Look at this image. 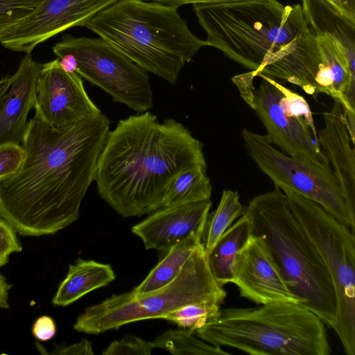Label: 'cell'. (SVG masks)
Here are the masks:
<instances>
[{
    "instance_id": "cell-1",
    "label": "cell",
    "mask_w": 355,
    "mask_h": 355,
    "mask_svg": "<svg viewBox=\"0 0 355 355\" xmlns=\"http://www.w3.org/2000/svg\"><path fill=\"white\" fill-rule=\"evenodd\" d=\"M110 128L101 112L56 129L35 111L22 163L0 182V217L26 236L53 234L77 220Z\"/></svg>"
},
{
    "instance_id": "cell-2",
    "label": "cell",
    "mask_w": 355,
    "mask_h": 355,
    "mask_svg": "<svg viewBox=\"0 0 355 355\" xmlns=\"http://www.w3.org/2000/svg\"><path fill=\"white\" fill-rule=\"evenodd\" d=\"M207 166L202 144L173 119L149 111L119 121L101 153L95 182L100 197L123 217L162 206L165 189L181 171Z\"/></svg>"
},
{
    "instance_id": "cell-3",
    "label": "cell",
    "mask_w": 355,
    "mask_h": 355,
    "mask_svg": "<svg viewBox=\"0 0 355 355\" xmlns=\"http://www.w3.org/2000/svg\"><path fill=\"white\" fill-rule=\"evenodd\" d=\"M178 9L145 0H119L84 26L146 71L175 85L184 65L208 46L192 33Z\"/></svg>"
},
{
    "instance_id": "cell-4",
    "label": "cell",
    "mask_w": 355,
    "mask_h": 355,
    "mask_svg": "<svg viewBox=\"0 0 355 355\" xmlns=\"http://www.w3.org/2000/svg\"><path fill=\"white\" fill-rule=\"evenodd\" d=\"M244 213L250 221L251 234L265 241L299 304L333 328L337 312L333 280L282 190L275 187L255 196Z\"/></svg>"
},
{
    "instance_id": "cell-5",
    "label": "cell",
    "mask_w": 355,
    "mask_h": 355,
    "mask_svg": "<svg viewBox=\"0 0 355 355\" xmlns=\"http://www.w3.org/2000/svg\"><path fill=\"white\" fill-rule=\"evenodd\" d=\"M204 341L254 355H329L325 324L290 302L220 309L193 333Z\"/></svg>"
},
{
    "instance_id": "cell-6",
    "label": "cell",
    "mask_w": 355,
    "mask_h": 355,
    "mask_svg": "<svg viewBox=\"0 0 355 355\" xmlns=\"http://www.w3.org/2000/svg\"><path fill=\"white\" fill-rule=\"evenodd\" d=\"M208 46L250 71L309 28L302 6L277 0H241L193 5Z\"/></svg>"
},
{
    "instance_id": "cell-7",
    "label": "cell",
    "mask_w": 355,
    "mask_h": 355,
    "mask_svg": "<svg viewBox=\"0 0 355 355\" xmlns=\"http://www.w3.org/2000/svg\"><path fill=\"white\" fill-rule=\"evenodd\" d=\"M226 292L214 279L202 243L178 276L167 285L141 295L132 291L113 295L89 306L73 325L79 332L98 334L141 320L164 317L189 303L202 301L223 302Z\"/></svg>"
},
{
    "instance_id": "cell-8",
    "label": "cell",
    "mask_w": 355,
    "mask_h": 355,
    "mask_svg": "<svg viewBox=\"0 0 355 355\" xmlns=\"http://www.w3.org/2000/svg\"><path fill=\"white\" fill-rule=\"evenodd\" d=\"M280 189L329 271L337 298L336 320L333 329L345 354L354 355V231L339 222L312 200L291 189Z\"/></svg>"
},
{
    "instance_id": "cell-9",
    "label": "cell",
    "mask_w": 355,
    "mask_h": 355,
    "mask_svg": "<svg viewBox=\"0 0 355 355\" xmlns=\"http://www.w3.org/2000/svg\"><path fill=\"white\" fill-rule=\"evenodd\" d=\"M53 51L56 57L72 53L78 63L76 73L110 94L114 102L139 113L153 106L148 72L103 39L65 34Z\"/></svg>"
},
{
    "instance_id": "cell-10",
    "label": "cell",
    "mask_w": 355,
    "mask_h": 355,
    "mask_svg": "<svg viewBox=\"0 0 355 355\" xmlns=\"http://www.w3.org/2000/svg\"><path fill=\"white\" fill-rule=\"evenodd\" d=\"M247 152L260 170L279 188L291 189L312 200L354 231L355 211L346 202L331 170H324L291 157L266 135L242 130Z\"/></svg>"
},
{
    "instance_id": "cell-11",
    "label": "cell",
    "mask_w": 355,
    "mask_h": 355,
    "mask_svg": "<svg viewBox=\"0 0 355 355\" xmlns=\"http://www.w3.org/2000/svg\"><path fill=\"white\" fill-rule=\"evenodd\" d=\"M119 0H44L0 39L6 48L31 53L38 44L73 26H84L95 15Z\"/></svg>"
},
{
    "instance_id": "cell-12",
    "label": "cell",
    "mask_w": 355,
    "mask_h": 355,
    "mask_svg": "<svg viewBox=\"0 0 355 355\" xmlns=\"http://www.w3.org/2000/svg\"><path fill=\"white\" fill-rule=\"evenodd\" d=\"M281 92L263 80L254 91L252 107L266 129L268 140L286 155L324 170H331L304 119L291 117L279 105Z\"/></svg>"
},
{
    "instance_id": "cell-13",
    "label": "cell",
    "mask_w": 355,
    "mask_h": 355,
    "mask_svg": "<svg viewBox=\"0 0 355 355\" xmlns=\"http://www.w3.org/2000/svg\"><path fill=\"white\" fill-rule=\"evenodd\" d=\"M35 110L56 129L101 112L88 96L81 77L63 70L58 58L42 65Z\"/></svg>"
},
{
    "instance_id": "cell-14",
    "label": "cell",
    "mask_w": 355,
    "mask_h": 355,
    "mask_svg": "<svg viewBox=\"0 0 355 355\" xmlns=\"http://www.w3.org/2000/svg\"><path fill=\"white\" fill-rule=\"evenodd\" d=\"M232 284L241 297L258 305L272 302L299 304L266 243L252 234L237 254Z\"/></svg>"
},
{
    "instance_id": "cell-15",
    "label": "cell",
    "mask_w": 355,
    "mask_h": 355,
    "mask_svg": "<svg viewBox=\"0 0 355 355\" xmlns=\"http://www.w3.org/2000/svg\"><path fill=\"white\" fill-rule=\"evenodd\" d=\"M331 70L318 37L307 28L279 51L269 55L257 71L301 87L306 94H318L316 80Z\"/></svg>"
},
{
    "instance_id": "cell-16",
    "label": "cell",
    "mask_w": 355,
    "mask_h": 355,
    "mask_svg": "<svg viewBox=\"0 0 355 355\" xmlns=\"http://www.w3.org/2000/svg\"><path fill=\"white\" fill-rule=\"evenodd\" d=\"M211 205L207 200L160 207L132 226L131 231L146 250L167 252L180 241L205 230Z\"/></svg>"
},
{
    "instance_id": "cell-17",
    "label": "cell",
    "mask_w": 355,
    "mask_h": 355,
    "mask_svg": "<svg viewBox=\"0 0 355 355\" xmlns=\"http://www.w3.org/2000/svg\"><path fill=\"white\" fill-rule=\"evenodd\" d=\"M42 64L31 53L22 58L12 83L0 104V144H19L26 134L27 117L35 109L36 85Z\"/></svg>"
},
{
    "instance_id": "cell-18",
    "label": "cell",
    "mask_w": 355,
    "mask_h": 355,
    "mask_svg": "<svg viewBox=\"0 0 355 355\" xmlns=\"http://www.w3.org/2000/svg\"><path fill=\"white\" fill-rule=\"evenodd\" d=\"M334 101L331 109L323 113L324 126L318 131V140L346 202L355 211L354 148L350 145L343 107Z\"/></svg>"
},
{
    "instance_id": "cell-19",
    "label": "cell",
    "mask_w": 355,
    "mask_h": 355,
    "mask_svg": "<svg viewBox=\"0 0 355 355\" xmlns=\"http://www.w3.org/2000/svg\"><path fill=\"white\" fill-rule=\"evenodd\" d=\"M304 17L315 35L331 38L346 58L355 76V22L324 0H302Z\"/></svg>"
},
{
    "instance_id": "cell-20",
    "label": "cell",
    "mask_w": 355,
    "mask_h": 355,
    "mask_svg": "<svg viewBox=\"0 0 355 355\" xmlns=\"http://www.w3.org/2000/svg\"><path fill=\"white\" fill-rule=\"evenodd\" d=\"M115 278V272L110 265L78 259L69 266L67 276L58 286L52 302L56 306H68L87 293L107 286Z\"/></svg>"
},
{
    "instance_id": "cell-21",
    "label": "cell",
    "mask_w": 355,
    "mask_h": 355,
    "mask_svg": "<svg viewBox=\"0 0 355 355\" xmlns=\"http://www.w3.org/2000/svg\"><path fill=\"white\" fill-rule=\"evenodd\" d=\"M251 223L244 213L218 239L207 254L211 272L220 286L232 283L237 254L251 235Z\"/></svg>"
},
{
    "instance_id": "cell-22",
    "label": "cell",
    "mask_w": 355,
    "mask_h": 355,
    "mask_svg": "<svg viewBox=\"0 0 355 355\" xmlns=\"http://www.w3.org/2000/svg\"><path fill=\"white\" fill-rule=\"evenodd\" d=\"M204 230L192 234L173 245L146 277L131 291L141 295L159 289L172 282L195 250L202 243Z\"/></svg>"
},
{
    "instance_id": "cell-23",
    "label": "cell",
    "mask_w": 355,
    "mask_h": 355,
    "mask_svg": "<svg viewBox=\"0 0 355 355\" xmlns=\"http://www.w3.org/2000/svg\"><path fill=\"white\" fill-rule=\"evenodd\" d=\"M211 184L207 166L196 165L179 172L167 185L161 207L210 200Z\"/></svg>"
},
{
    "instance_id": "cell-24",
    "label": "cell",
    "mask_w": 355,
    "mask_h": 355,
    "mask_svg": "<svg viewBox=\"0 0 355 355\" xmlns=\"http://www.w3.org/2000/svg\"><path fill=\"white\" fill-rule=\"evenodd\" d=\"M243 211L238 192L230 189L224 190L217 208L208 215L206 221L202 241L207 254L220 236Z\"/></svg>"
},
{
    "instance_id": "cell-25",
    "label": "cell",
    "mask_w": 355,
    "mask_h": 355,
    "mask_svg": "<svg viewBox=\"0 0 355 355\" xmlns=\"http://www.w3.org/2000/svg\"><path fill=\"white\" fill-rule=\"evenodd\" d=\"M155 348L164 349L175 355L230 354L222 347L209 344L187 329H169L153 341Z\"/></svg>"
},
{
    "instance_id": "cell-26",
    "label": "cell",
    "mask_w": 355,
    "mask_h": 355,
    "mask_svg": "<svg viewBox=\"0 0 355 355\" xmlns=\"http://www.w3.org/2000/svg\"><path fill=\"white\" fill-rule=\"evenodd\" d=\"M220 304L214 301L189 303L166 314L163 319L193 333L218 314Z\"/></svg>"
},
{
    "instance_id": "cell-27",
    "label": "cell",
    "mask_w": 355,
    "mask_h": 355,
    "mask_svg": "<svg viewBox=\"0 0 355 355\" xmlns=\"http://www.w3.org/2000/svg\"><path fill=\"white\" fill-rule=\"evenodd\" d=\"M257 76L269 82L279 90L282 95L279 103L284 114L291 117L304 119L310 128L315 140L318 143V131L314 124L312 112L306 99L301 95L283 86L276 80L261 73Z\"/></svg>"
},
{
    "instance_id": "cell-28",
    "label": "cell",
    "mask_w": 355,
    "mask_h": 355,
    "mask_svg": "<svg viewBox=\"0 0 355 355\" xmlns=\"http://www.w3.org/2000/svg\"><path fill=\"white\" fill-rule=\"evenodd\" d=\"M44 0H0V39L10 28L30 14Z\"/></svg>"
},
{
    "instance_id": "cell-29",
    "label": "cell",
    "mask_w": 355,
    "mask_h": 355,
    "mask_svg": "<svg viewBox=\"0 0 355 355\" xmlns=\"http://www.w3.org/2000/svg\"><path fill=\"white\" fill-rule=\"evenodd\" d=\"M153 341L135 336H125L112 342L102 352L103 355H150L155 349Z\"/></svg>"
},
{
    "instance_id": "cell-30",
    "label": "cell",
    "mask_w": 355,
    "mask_h": 355,
    "mask_svg": "<svg viewBox=\"0 0 355 355\" xmlns=\"http://www.w3.org/2000/svg\"><path fill=\"white\" fill-rule=\"evenodd\" d=\"M24 150L20 144H0V182L14 175L24 159Z\"/></svg>"
},
{
    "instance_id": "cell-31",
    "label": "cell",
    "mask_w": 355,
    "mask_h": 355,
    "mask_svg": "<svg viewBox=\"0 0 355 355\" xmlns=\"http://www.w3.org/2000/svg\"><path fill=\"white\" fill-rule=\"evenodd\" d=\"M21 250L22 247L16 232L6 220L0 217V267L8 262L11 254Z\"/></svg>"
},
{
    "instance_id": "cell-32",
    "label": "cell",
    "mask_w": 355,
    "mask_h": 355,
    "mask_svg": "<svg viewBox=\"0 0 355 355\" xmlns=\"http://www.w3.org/2000/svg\"><path fill=\"white\" fill-rule=\"evenodd\" d=\"M33 336L40 341H47L56 334V325L53 318L42 315L37 318L32 327Z\"/></svg>"
},
{
    "instance_id": "cell-33",
    "label": "cell",
    "mask_w": 355,
    "mask_h": 355,
    "mask_svg": "<svg viewBox=\"0 0 355 355\" xmlns=\"http://www.w3.org/2000/svg\"><path fill=\"white\" fill-rule=\"evenodd\" d=\"M253 71L240 74L232 78V81L240 90L241 95L245 103L252 108L254 90L253 88V79L255 78Z\"/></svg>"
},
{
    "instance_id": "cell-34",
    "label": "cell",
    "mask_w": 355,
    "mask_h": 355,
    "mask_svg": "<svg viewBox=\"0 0 355 355\" xmlns=\"http://www.w3.org/2000/svg\"><path fill=\"white\" fill-rule=\"evenodd\" d=\"M58 355H93L92 345L87 339L69 345L55 346L53 352L48 353Z\"/></svg>"
},
{
    "instance_id": "cell-35",
    "label": "cell",
    "mask_w": 355,
    "mask_h": 355,
    "mask_svg": "<svg viewBox=\"0 0 355 355\" xmlns=\"http://www.w3.org/2000/svg\"><path fill=\"white\" fill-rule=\"evenodd\" d=\"M340 14L355 22V0H324Z\"/></svg>"
},
{
    "instance_id": "cell-36",
    "label": "cell",
    "mask_w": 355,
    "mask_h": 355,
    "mask_svg": "<svg viewBox=\"0 0 355 355\" xmlns=\"http://www.w3.org/2000/svg\"><path fill=\"white\" fill-rule=\"evenodd\" d=\"M147 1H154L167 6L179 7L184 4H198V3H214L223 2H231L241 0H145Z\"/></svg>"
},
{
    "instance_id": "cell-37",
    "label": "cell",
    "mask_w": 355,
    "mask_h": 355,
    "mask_svg": "<svg viewBox=\"0 0 355 355\" xmlns=\"http://www.w3.org/2000/svg\"><path fill=\"white\" fill-rule=\"evenodd\" d=\"M60 67L67 72L76 73L78 63L72 53H64L57 56Z\"/></svg>"
},
{
    "instance_id": "cell-38",
    "label": "cell",
    "mask_w": 355,
    "mask_h": 355,
    "mask_svg": "<svg viewBox=\"0 0 355 355\" xmlns=\"http://www.w3.org/2000/svg\"><path fill=\"white\" fill-rule=\"evenodd\" d=\"M12 285L6 280V277L0 274V309H8V293Z\"/></svg>"
},
{
    "instance_id": "cell-39",
    "label": "cell",
    "mask_w": 355,
    "mask_h": 355,
    "mask_svg": "<svg viewBox=\"0 0 355 355\" xmlns=\"http://www.w3.org/2000/svg\"><path fill=\"white\" fill-rule=\"evenodd\" d=\"M12 83V76H6L0 80V104Z\"/></svg>"
}]
</instances>
